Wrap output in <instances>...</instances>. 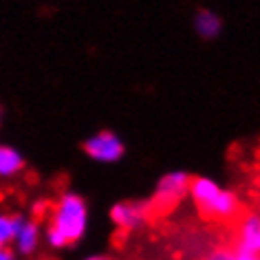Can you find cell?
I'll use <instances>...</instances> for the list:
<instances>
[{
	"instance_id": "cell-1",
	"label": "cell",
	"mask_w": 260,
	"mask_h": 260,
	"mask_svg": "<svg viewBox=\"0 0 260 260\" xmlns=\"http://www.w3.org/2000/svg\"><path fill=\"white\" fill-rule=\"evenodd\" d=\"M88 203L82 194L64 192L57 197L47 230L42 232V240L51 249H67L80 243L88 230Z\"/></svg>"
},
{
	"instance_id": "cell-2",
	"label": "cell",
	"mask_w": 260,
	"mask_h": 260,
	"mask_svg": "<svg viewBox=\"0 0 260 260\" xmlns=\"http://www.w3.org/2000/svg\"><path fill=\"white\" fill-rule=\"evenodd\" d=\"M187 197L205 218L230 220L240 210V199L210 177H190Z\"/></svg>"
},
{
	"instance_id": "cell-3",
	"label": "cell",
	"mask_w": 260,
	"mask_h": 260,
	"mask_svg": "<svg viewBox=\"0 0 260 260\" xmlns=\"http://www.w3.org/2000/svg\"><path fill=\"white\" fill-rule=\"evenodd\" d=\"M187 185H190V174L187 172L183 170L166 172L154 185L152 199L148 205L157 212H170L187 197Z\"/></svg>"
},
{
	"instance_id": "cell-4",
	"label": "cell",
	"mask_w": 260,
	"mask_h": 260,
	"mask_svg": "<svg viewBox=\"0 0 260 260\" xmlns=\"http://www.w3.org/2000/svg\"><path fill=\"white\" fill-rule=\"evenodd\" d=\"M84 154L102 166H110L123 159L126 154V144L121 141V137L113 130H100V133L90 135L84 141Z\"/></svg>"
},
{
	"instance_id": "cell-5",
	"label": "cell",
	"mask_w": 260,
	"mask_h": 260,
	"mask_svg": "<svg viewBox=\"0 0 260 260\" xmlns=\"http://www.w3.org/2000/svg\"><path fill=\"white\" fill-rule=\"evenodd\" d=\"M148 212H150V205L144 201H119L110 207V220L117 230L135 232L144 227L148 220Z\"/></svg>"
},
{
	"instance_id": "cell-6",
	"label": "cell",
	"mask_w": 260,
	"mask_h": 260,
	"mask_svg": "<svg viewBox=\"0 0 260 260\" xmlns=\"http://www.w3.org/2000/svg\"><path fill=\"white\" fill-rule=\"evenodd\" d=\"M14 253H20V256H34V253L40 249L42 245V227L36 218H22L20 227H18L16 236H14Z\"/></svg>"
},
{
	"instance_id": "cell-7",
	"label": "cell",
	"mask_w": 260,
	"mask_h": 260,
	"mask_svg": "<svg viewBox=\"0 0 260 260\" xmlns=\"http://www.w3.org/2000/svg\"><path fill=\"white\" fill-rule=\"evenodd\" d=\"M236 238V249L247 253H260V216L256 212H249L243 216Z\"/></svg>"
},
{
	"instance_id": "cell-8",
	"label": "cell",
	"mask_w": 260,
	"mask_h": 260,
	"mask_svg": "<svg viewBox=\"0 0 260 260\" xmlns=\"http://www.w3.org/2000/svg\"><path fill=\"white\" fill-rule=\"evenodd\" d=\"M24 154L9 144H0V181L20 177L24 170Z\"/></svg>"
},
{
	"instance_id": "cell-9",
	"label": "cell",
	"mask_w": 260,
	"mask_h": 260,
	"mask_svg": "<svg viewBox=\"0 0 260 260\" xmlns=\"http://www.w3.org/2000/svg\"><path fill=\"white\" fill-rule=\"evenodd\" d=\"M194 31L203 38V40H214V38L220 36L223 31V20L216 11L212 9H201L197 16H194Z\"/></svg>"
},
{
	"instance_id": "cell-10",
	"label": "cell",
	"mask_w": 260,
	"mask_h": 260,
	"mask_svg": "<svg viewBox=\"0 0 260 260\" xmlns=\"http://www.w3.org/2000/svg\"><path fill=\"white\" fill-rule=\"evenodd\" d=\"M22 218V214H0V247H11Z\"/></svg>"
},
{
	"instance_id": "cell-11",
	"label": "cell",
	"mask_w": 260,
	"mask_h": 260,
	"mask_svg": "<svg viewBox=\"0 0 260 260\" xmlns=\"http://www.w3.org/2000/svg\"><path fill=\"white\" fill-rule=\"evenodd\" d=\"M205 260H234V249L220 247V249H214L212 253H207Z\"/></svg>"
},
{
	"instance_id": "cell-12",
	"label": "cell",
	"mask_w": 260,
	"mask_h": 260,
	"mask_svg": "<svg viewBox=\"0 0 260 260\" xmlns=\"http://www.w3.org/2000/svg\"><path fill=\"white\" fill-rule=\"evenodd\" d=\"M234 260H260L258 253H247L240 249H234Z\"/></svg>"
},
{
	"instance_id": "cell-13",
	"label": "cell",
	"mask_w": 260,
	"mask_h": 260,
	"mask_svg": "<svg viewBox=\"0 0 260 260\" xmlns=\"http://www.w3.org/2000/svg\"><path fill=\"white\" fill-rule=\"evenodd\" d=\"M0 260H16V253L9 247H0Z\"/></svg>"
},
{
	"instance_id": "cell-14",
	"label": "cell",
	"mask_w": 260,
	"mask_h": 260,
	"mask_svg": "<svg viewBox=\"0 0 260 260\" xmlns=\"http://www.w3.org/2000/svg\"><path fill=\"white\" fill-rule=\"evenodd\" d=\"M84 260H113V258L102 256V253H95V256H88V258H84Z\"/></svg>"
}]
</instances>
